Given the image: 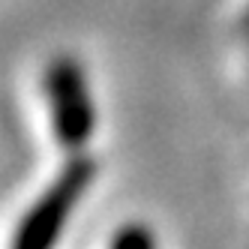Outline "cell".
<instances>
[{
    "mask_svg": "<svg viewBox=\"0 0 249 249\" xmlns=\"http://www.w3.org/2000/svg\"><path fill=\"white\" fill-rule=\"evenodd\" d=\"M93 171L96 168L90 159H84V156L72 159L60 171L57 180L42 192V198L30 207V213L21 219V228L15 234V246L18 249H45L54 243L69 219V213L75 210L84 189L90 186Z\"/></svg>",
    "mask_w": 249,
    "mask_h": 249,
    "instance_id": "cell-1",
    "label": "cell"
},
{
    "mask_svg": "<svg viewBox=\"0 0 249 249\" xmlns=\"http://www.w3.org/2000/svg\"><path fill=\"white\" fill-rule=\"evenodd\" d=\"M45 96L51 105V126L66 150L84 147L93 135L96 111L84 84V72L72 57H57L45 69Z\"/></svg>",
    "mask_w": 249,
    "mask_h": 249,
    "instance_id": "cell-2",
    "label": "cell"
},
{
    "mask_svg": "<svg viewBox=\"0 0 249 249\" xmlns=\"http://www.w3.org/2000/svg\"><path fill=\"white\" fill-rule=\"evenodd\" d=\"M153 243H156L153 234H150L144 225H138V222L120 228L117 234L111 237V246H117V249H150Z\"/></svg>",
    "mask_w": 249,
    "mask_h": 249,
    "instance_id": "cell-3",
    "label": "cell"
}]
</instances>
